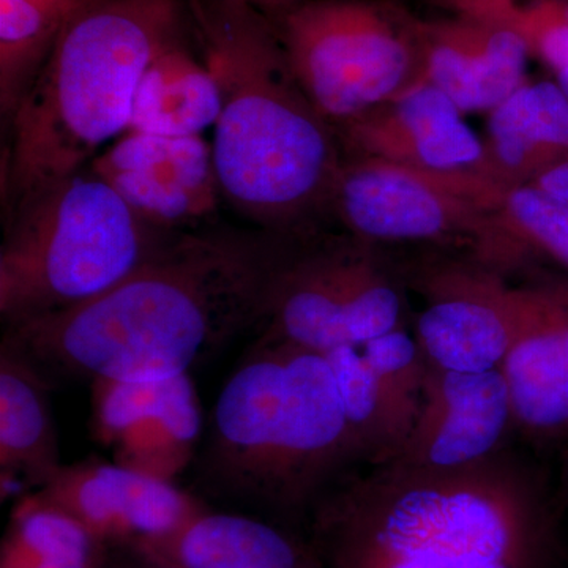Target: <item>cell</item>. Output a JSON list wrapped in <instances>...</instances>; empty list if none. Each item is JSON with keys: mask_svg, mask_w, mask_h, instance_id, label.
<instances>
[{"mask_svg": "<svg viewBox=\"0 0 568 568\" xmlns=\"http://www.w3.org/2000/svg\"><path fill=\"white\" fill-rule=\"evenodd\" d=\"M556 80H558L556 82H558L560 89H562V91L566 92L568 97V67L567 69L556 71Z\"/></svg>", "mask_w": 568, "mask_h": 568, "instance_id": "cell-28", "label": "cell"}, {"mask_svg": "<svg viewBox=\"0 0 568 568\" xmlns=\"http://www.w3.org/2000/svg\"><path fill=\"white\" fill-rule=\"evenodd\" d=\"M222 100L207 63L175 44L142 74L129 130L159 136H201L219 121Z\"/></svg>", "mask_w": 568, "mask_h": 568, "instance_id": "cell-21", "label": "cell"}, {"mask_svg": "<svg viewBox=\"0 0 568 568\" xmlns=\"http://www.w3.org/2000/svg\"><path fill=\"white\" fill-rule=\"evenodd\" d=\"M88 2V0H77V9L82 6V3Z\"/></svg>", "mask_w": 568, "mask_h": 568, "instance_id": "cell-29", "label": "cell"}, {"mask_svg": "<svg viewBox=\"0 0 568 568\" xmlns=\"http://www.w3.org/2000/svg\"><path fill=\"white\" fill-rule=\"evenodd\" d=\"M511 291L517 332L503 373L515 428L538 443L568 439V278Z\"/></svg>", "mask_w": 568, "mask_h": 568, "instance_id": "cell-14", "label": "cell"}, {"mask_svg": "<svg viewBox=\"0 0 568 568\" xmlns=\"http://www.w3.org/2000/svg\"><path fill=\"white\" fill-rule=\"evenodd\" d=\"M500 223L528 256L545 254L568 271V204L532 183L511 186L504 197Z\"/></svg>", "mask_w": 568, "mask_h": 568, "instance_id": "cell-24", "label": "cell"}, {"mask_svg": "<svg viewBox=\"0 0 568 568\" xmlns=\"http://www.w3.org/2000/svg\"><path fill=\"white\" fill-rule=\"evenodd\" d=\"M514 426V403L503 368L462 373L428 364L416 425L390 463L436 469L476 465L504 450Z\"/></svg>", "mask_w": 568, "mask_h": 568, "instance_id": "cell-15", "label": "cell"}, {"mask_svg": "<svg viewBox=\"0 0 568 568\" xmlns=\"http://www.w3.org/2000/svg\"><path fill=\"white\" fill-rule=\"evenodd\" d=\"M97 440L115 463L173 480L193 457L203 429L200 398L190 375L160 381L92 384Z\"/></svg>", "mask_w": 568, "mask_h": 568, "instance_id": "cell-13", "label": "cell"}, {"mask_svg": "<svg viewBox=\"0 0 568 568\" xmlns=\"http://www.w3.org/2000/svg\"><path fill=\"white\" fill-rule=\"evenodd\" d=\"M506 183L484 171H433L343 156L331 212L368 242L465 245L478 264L500 272L521 264L500 223Z\"/></svg>", "mask_w": 568, "mask_h": 568, "instance_id": "cell-8", "label": "cell"}, {"mask_svg": "<svg viewBox=\"0 0 568 568\" xmlns=\"http://www.w3.org/2000/svg\"><path fill=\"white\" fill-rule=\"evenodd\" d=\"M530 183L568 204V160L544 171Z\"/></svg>", "mask_w": 568, "mask_h": 568, "instance_id": "cell-25", "label": "cell"}, {"mask_svg": "<svg viewBox=\"0 0 568 568\" xmlns=\"http://www.w3.org/2000/svg\"><path fill=\"white\" fill-rule=\"evenodd\" d=\"M219 84L212 142L224 203L256 230L305 237L343 162L338 134L295 78L274 26L244 0H190Z\"/></svg>", "mask_w": 568, "mask_h": 568, "instance_id": "cell-3", "label": "cell"}, {"mask_svg": "<svg viewBox=\"0 0 568 568\" xmlns=\"http://www.w3.org/2000/svg\"><path fill=\"white\" fill-rule=\"evenodd\" d=\"M567 484H568V463H567Z\"/></svg>", "mask_w": 568, "mask_h": 568, "instance_id": "cell-30", "label": "cell"}, {"mask_svg": "<svg viewBox=\"0 0 568 568\" xmlns=\"http://www.w3.org/2000/svg\"><path fill=\"white\" fill-rule=\"evenodd\" d=\"M89 168L153 231L181 234L219 223L222 189L203 136L126 132Z\"/></svg>", "mask_w": 568, "mask_h": 568, "instance_id": "cell-10", "label": "cell"}, {"mask_svg": "<svg viewBox=\"0 0 568 568\" xmlns=\"http://www.w3.org/2000/svg\"><path fill=\"white\" fill-rule=\"evenodd\" d=\"M485 171L525 185L568 160V97L558 82H526L489 112Z\"/></svg>", "mask_w": 568, "mask_h": 568, "instance_id": "cell-20", "label": "cell"}, {"mask_svg": "<svg viewBox=\"0 0 568 568\" xmlns=\"http://www.w3.org/2000/svg\"><path fill=\"white\" fill-rule=\"evenodd\" d=\"M294 237L213 226L168 235L106 293L6 327L2 343L47 379L160 381L263 323Z\"/></svg>", "mask_w": 568, "mask_h": 568, "instance_id": "cell-1", "label": "cell"}, {"mask_svg": "<svg viewBox=\"0 0 568 568\" xmlns=\"http://www.w3.org/2000/svg\"><path fill=\"white\" fill-rule=\"evenodd\" d=\"M112 548L39 491L11 511L0 568H106Z\"/></svg>", "mask_w": 568, "mask_h": 568, "instance_id": "cell-22", "label": "cell"}, {"mask_svg": "<svg viewBox=\"0 0 568 568\" xmlns=\"http://www.w3.org/2000/svg\"><path fill=\"white\" fill-rule=\"evenodd\" d=\"M420 37L416 84L435 85L463 114L491 112L528 82V47L499 26L450 13L420 22Z\"/></svg>", "mask_w": 568, "mask_h": 568, "instance_id": "cell-17", "label": "cell"}, {"mask_svg": "<svg viewBox=\"0 0 568 568\" xmlns=\"http://www.w3.org/2000/svg\"><path fill=\"white\" fill-rule=\"evenodd\" d=\"M134 552L166 568H323L312 541L260 518L207 508Z\"/></svg>", "mask_w": 568, "mask_h": 568, "instance_id": "cell-18", "label": "cell"}, {"mask_svg": "<svg viewBox=\"0 0 568 568\" xmlns=\"http://www.w3.org/2000/svg\"><path fill=\"white\" fill-rule=\"evenodd\" d=\"M426 306L416 339L429 365L448 372L503 368L514 345L511 284L487 265H439L420 275Z\"/></svg>", "mask_w": 568, "mask_h": 568, "instance_id": "cell-11", "label": "cell"}, {"mask_svg": "<svg viewBox=\"0 0 568 568\" xmlns=\"http://www.w3.org/2000/svg\"><path fill=\"white\" fill-rule=\"evenodd\" d=\"M106 568H166L155 560L145 558L140 552L123 551L122 558H111Z\"/></svg>", "mask_w": 568, "mask_h": 568, "instance_id": "cell-26", "label": "cell"}, {"mask_svg": "<svg viewBox=\"0 0 568 568\" xmlns=\"http://www.w3.org/2000/svg\"><path fill=\"white\" fill-rule=\"evenodd\" d=\"M48 379L24 355L0 346V473L2 497L47 487L62 470Z\"/></svg>", "mask_w": 568, "mask_h": 568, "instance_id": "cell-19", "label": "cell"}, {"mask_svg": "<svg viewBox=\"0 0 568 568\" xmlns=\"http://www.w3.org/2000/svg\"><path fill=\"white\" fill-rule=\"evenodd\" d=\"M331 362L358 457L373 466L394 462L405 448L414 422L399 409L362 346L324 354Z\"/></svg>", "mask_w": 568, "mask_h": 568, "instance_id": "cell-23", "label": "cell"}, {"mask_svg": "<svg viewBox=\"0 0 568 568\" xmlns=\"http://www.w3.org/2000/svg\"><path fill=\"white\" fill-rule=\"evenodd\" d=\"M168 235L138 219L91 168L7 212L0 246L3 327L67 312L132 274Z\"/></svg>", "mask_w": 568, "mask_h": 568, "instance_id": "cell-6", "label": "cell"}, {"mask_svg": "<svg viewBox=\"0 0 568 568\" xmlns=\"http://www.w3.org/2000/svg\"><path fill=\"white\" fill-rule=\"evenodd\" d=\"M361 462L324 354L257 339L213 407L203 474L235 499L304 510Z\"/></svg>", "mask_w": 568, "mask_h": 568, "instance_id": "cell-5", "label": "cell"}, {"mask_svg": "<svg viewBox=\"0 0 568 568\" xmlns=\"http://www.w3.org/2000/svg\"><path fill=\"white\" fill-rule=\"evenodd\" d=\"M295 78L336 133L416 84L420 21L377 0H298L265 14Z\"/></svg>", "mask_w": 568, "mask_h": 568, "instance_id": "cell-7", "label": "cell"}, {"mask_svg": "<svg viewBox=\"0 0 568 568\" xmlns=\"http://www.w3.org/2000/svg\"><path fill=\"white\" fill-rule=\"evenodd\" d=\"M405 301L373 244L294 239L272 284L260 339L327 354L403 328Z\"/></svg>", "mask_w": 568, "mask_h": 568, "instance_id": "cell-9", "label": "cell"}, {"mask_svg": "<svg viewBox=\"0 0 568 568\" xmlns=\"http://www.w3.org/2000/svg\"><path fill=\"white\" fill-rule=\"evenodd\" d=\"M39 493L118 551H138L162 540L205 508L173 480L121 463L63 466Z\"/></svg>", "mask_w": 568, "mask_h": 568, "instance_id": "cell-12", "label": "cell"}, {"mask_svg": "<svg viewBox=\"0 0 568 568\" xmlns=\"http://www.w3.org/2000/svg\"><path fill=\"white\" fill-rule=\"evenodd\" d=\"M254 9L263 11L264 14L275 13V11L284 9V7L293 6L298 0H244Z\"/></svg>", "mask_w": 568, "mask_h": 568, "instance_id": "cell-27", "label": "cell"}, {"mask_svg": "<svg viewBox=\"0 0 568 568\" xmlns=\"http://www.w3.org/2000/svg\"><path fill=\"white\" fill-rule=\"evenodd\" d=\"M547 481L504 450L476 465L373 467L320 500L323 568H556Z\"/></svg>", "mask_w": 568, "mask_h": 568, "instance_id": "cell-2", "label": "cell"}, {"mask_svg": "<svg viewBox=\"0 0 568 568\" xmlns=\"http://www.w3.org/2000/svg\"><path fill=\"white\" fill-rule=\"evenodd\" d=\"M190 13V0H88L71 11L9 119L6 212L126 133L142 74L183 43Z\"/></svg>", "mask_w": 568, "mask_h": 568, "instance_id": "cell-4", "label": "cell"}, {"mask_svg": "<svg viewBox=\"0 0 568 568\" xmlns=\"http://www.w3.org/2000/svg\"><path fill=\"white\" fill-rule=\"evenodd\" d=\"M336 134L349 156L420 170L487 173L484 142L467 125L457 104L435 85H410Z\"/></svg>", "mask_w": 568, "mask_h": 568, "instance_id": "cell-16", "label": "cell"}]
</instances>
